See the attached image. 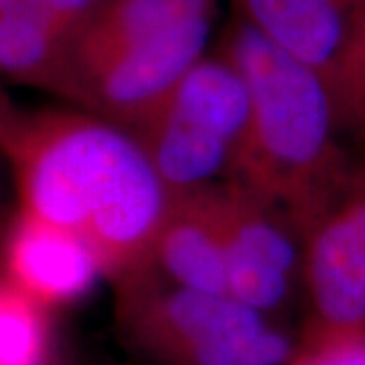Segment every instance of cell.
<instances>
[{"instance_id":"11","label":"cell","mask_w":365,"mask_h":365,"mask_svg":"<svg viewBox=\"0 0 365 365\" xmlns=\"http://www.w3.org/2000/svg\"><path fill=\"white\" fill-rule=\"evenodd\" d=\"M345 138L365 146V4L325 73Z\"/></svg>"},{"instance_id":"10","label":"cell","mask_w":365,"mask_h":365,"mask_svg":"<svg viewBox=\"0 0 365 365\" xmlns=\"http://www.w3.org/2000/svg\"><path fill=\"white\" fill-rule=\"evenodd\" d=\"M232 4L234 14L325 76L365 0H232Z\"/></svg>"},{"instance_id":"9","label":"cell","mask_w":365,"mask_h":365,"mask_svg":"<svg viewBox=\"0 0 365 365\" xmlns=\"http://www.w3.org/2000/svg\"><path fill=\"white\" fill-rule=\"evenodd\" d=\"M138 270L177 287L227 294L225 256L207 187L173 197L148 258Z\"/></svg>"},{"instance_id":"1","label":"cell","mask_w":365,"mask_h":365,"mask_svg":"<svg viewBox=\"0 0 365 365\" xmlns=\"http://www.w3.org/2000/svg\"><path fill=\"white\" fill-rule=\"evenodd\" d=\"M6 160L21 211L83 237L106 276L146 262L175 195L132 132L83 110L26 114Z\"/></svg>"},{"instance_id":"6","label":"cell","mask_w":365,"mask_h":365,"mask_svg":"<svg viewBox=\"0 0 365 365\" xmlns=\"http://www.w3.org/2000/svg\"><path fill=\"white\" fill-rule=\"evenodd\" d=\"M300 240L309 304L302 343L365 335L364 157H355L339 189L300 230Z\"/></svg>"},{"instance_id":"8","label":"cell","mask_w":365,"mask_h":365,"mask_svg":"<svg viewBox=\"0 0 365 365\" xmlns=\"http://www.w3.org/2000/svg\"><path fill=\"white\" fill-rule=\"evenodd\" d=\"M2 262L4 278L45 309L78 300L104 274L83 237L25 211L9 227Z\"/></svg>"},{"instance_id":"2","label":"cell","mask_w":365,"mask_h":365,"mask_svg":"<svg viewBox=\"0 0 365 365\" xmlns=\"http://www.w3.org/2000/svg\"><path fill=\"white\" fill-rule=\"evenodd\" d=\"M215 53L240 71L250 100L246 136L230 179L287 211L300 234L357 157L345 144L325 76L237 14Z\"/></svg>"},{"instance_id":"14","label":"cell","mask_w":365,"mask_h":365,"mask_svg":"<svg viewBox=\"0 0 365 365\" xmlns=\"http://www.w3.org/2000/svg\"><path fill=\"white\" fill-rule=\"evenodd\" d=\"M288 365H365V335L302 343Z\"/></svg>"},{"instance_id":"3","label":"cell","mask_w":365,"mask_h":365,"mask_svg":"<svg viewBox=\"0 0 365 365\" xmlns=\"http://www.w3.org/2000/svg\"><path fill=\"white\" fill-rule=\"evenodd\" d=\"M215 0H106L71 51L67 100L130 132L207 55Z\"/></svg>"},{"instance_id":"5","label":"cell","mask_w":365,"mask_h":365,"mask_svg":"<svg viewBox=\"0 0 365 365\" xmlns=\"http://www.w3.org/2000/svg\"><path fill=\"white\" fill-rule=\"evenodd\" d=\"M248 88L213 53L191 67L132 128L173 195L227 181L248 126Z\"/></svg>"},{"instance_id":"16","label":"cell","mask_w":365,"mask_h":365,"mask_svg":"<svg viewBox=\"0 0 365 365\" xmlns=\"http://www.w3.org/2000/svg\"><path fill=\"white\" fill-rule=\"evenodd\" d=\"M0 203H2V182H0Z\"/></svg>"},{"instance_id":"13","label":"cell","mask_w":365,"mask_h":365,"mask_svg":"<svg viewBox=\"0 0 365 365\" xmlns=\"http://www.w3.org/2000/svg\"><path fill=\"white\" fill-rule=\"evenodd\" d=\"M106 0H0V13L19 14L78 37Z\"/></svg>"},{"instance_id":"7","label":"cell","mask_w":365,"mask_h":365,"mask_svg":"<svg viewBox=\"0 0 365 365\" xmlns=\"http://www.w3.org/2000/svg\"><path fill=\"white\" fill-rule=\"evenodd\" d=\"M220 227L227 294L266 313L280 311L302 288V240L287 211L242 182L207 185Z\"/></svg>"},{"instance_id":"4","label":"cell","mask_w":365,"mask_h":365,"mask_svg":"<svg viewBox=\"0 0 365 365\" xmlns=\"http://www.w3.org/2000/svg\"><path fill=\"white\" fill-rule=\"evenodd\" d=\"M118 321L160 365H288L297 347L272 317L227 294L160 280L146 270L118 278Z\"/></svg>"},{"instance_id":"15","label":"cell","mask_w":365,"mask_h":365,"mask_svg":"<svg viewBox=\"0 0 365 365\" xmlns=\"http://www.w3.org/2000/svg\"><path fill=\"white\" fill-rule=\"evenodd\" d=\"M26 114L14 108L11 98L0 90V157L9 158L25 128Z\"/></svg>"},{"instance_id":"12","label":"cell","mask_w":365,"mask_h":365,"mask_svg":"<svg viewBox=\"0 0 365 365\" xmlns=\"http://www.w3.org/2000/svg\"><path fill=\"white\" fill-rule=\"evenodd\" d=\"M47 349L45 307L0 280V365H45Z\"/></svg>"}]
</instances>
